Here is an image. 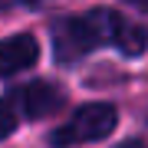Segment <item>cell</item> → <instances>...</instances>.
<instances>
[{
	"label": "cell",
	"instance_id": "cell-1",
	"mask_svg": "<svg viewBox=\"0 0 148 148\" xmlns=\"http://www.w3.org/2000/svg\"><path fill=\"white\" fill-rule=\"evenodd\" d=\"M119 122V112L109 102H86L69 115L66 125H59L53 132V148H69V145H86L95 138H106Z\"/></svg>",
	"mask_w": 148,
	"mask_h": 148
},
{
	"label": "cell",
	"instance_id": "cell-2",
	"mask_svg": "<svg viewBox=\"0 0 148 148\" xmlns=\"http://www.w3.org/2000/svg\"><path fill=\"white\" fill-rule=\"evenodd\" d=\"M95 46H99V36H95L89 10L76 16H63L53 23V53L59 63H76L86 53H92Z\"/></svg>",
	"mask_w": 148,
	"mask_h": 148
},
{
	"label": "cell",
	"instance_id": "cell-3",
	"mask_svg": "<svg viewBox=\"0 0 148 148\" xmlns=\"http://www.w3.org/2000/svg\"><path fill=\"white\" fill-rule=\"evenodd\" d=\"M40 59V46L30 33H16V36L0 40V76H13L30 69Z\"/></svg>",
	"mask_w": 148,
	"mask_h": 148
},
{
	"label": "cell",
	"instance_id": "cell-4",
	"mask_svg": "<svg viewBox=\"0 0 148 148\" xmlns=\"http://www.w3.org/2000/svg\"><path fill=\"white\" fill-rule=\"evenodd\" d=\"M16 99H20L27 119H46L56 109H63V92L53 82H30V86H23L16 92Z\"/></svg>",
	"mask_w": 148,
	"mask_h": 148
},
{
	"label": "cell",
	"instance_id": "cell-5",
	"mask_svg": "<svg viewBox=\"0 0 148 148\" xmlns=\"http://www.w3.org/2000/svg\"><path fill=\"white\" fill-rule=\"evenodd\" d=\"M13 128H16V112H13V106L7 99H0V142H3Z\"/></svg>",
	"mask_w": 148,
	"mask_h": 148
},
{
	"label": "cell",
	"instance_id": "cell-6",
	"mask_svg": "<svg viewBox=\"0 0 148 148\" xmlns=\"http://www.w3.org/2000/svg\"><path fill=\"white\" fill-rule=\"evenodd\" d=\"M115 148H145L138 138H128V142H122V145H115Z\"/></svg>",
	"mask_w": 148,
	"mask_h": 148
}]
</instances>
